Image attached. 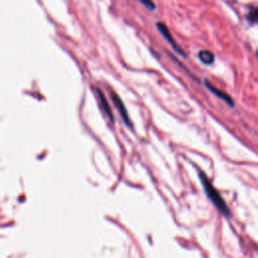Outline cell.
<instances>
[{"mask_svg":"<svg viewBox=\"0 0 258 258\" xmlns=\"http://www.w3.org/2000/svg\"><path fill=\"white\" fill-rule=\"evenodd\" d=\"M200 179H201V183L204 186L205 192L208 196V198L211 200V202L214 204V206L225 216H230V210L226 204V202L224 201V199L222 198V196L219 194V191L214 187V185L212 184V182L210 181V179L207 177V175L203 172L200 171L199 173Z\"/></svg>","mask_w":258,"mask_h":258,"instance_id":"cell-1","label":"cell"},{"mask_svg":"<svg viewBox=\"0 0 258 258\" xmlns=\"http://www.w3.org/2000/svg\"><path fill=\"white\" fill-rule=\"evenodd\" d=\"M111 97H112V100H113L116 108L118 109L121 117L123 118L124 122L127 124V126L131 127V123H130V120H129V115L127 113V110H126V107H125L123 101L120 99V97L115 92H111Z\"/></svg>","mask_w":258,"mask_h":258,"instance_id":"cell-2","label":"cell"},{"mask_svg":"<svg viewBox=\"0 0 258 258\" xmlns=\"http://www.w3.org/2000/svg\"><path fill=\"white\" fill-rule=\"evenodd\" d=\"M157 28H158V30L160 31V33L167 39V41L173 46V48L178 52V53H181V54H183V52L179 49V47L174 43V41H173V38H172V36H171V34H170V32H169V30H168V28L162 23V22H158L157 23Z\"/></svg>","mask_w":258,"mask_h":258,"instance_id":"cell-3","label":"cell"},{"mask_svg":"<svg viewBox=\"0 0 258 258\" xmlns=\"http://www.w3.org/2000/svg\"><path fill=\"white\" fill-rule=\"evenodd\" d=\"M205 85H206V87H207L214 95H216L217 97H219L220 99H222L223 101H225L226 103H228L230 106H234V102H233V100L231 99V97H230L229 95H227L226 93H224V92L218 90L217 88L213 87V86H212L211 84H209L208 82H206Z\"/></svg>","mask_w":258,"mask_h":258,"instance_id":"cell-4","label":"cell"},{"mask_svg":"<svg viewBox=\"0 0 258 258\" xmlns=\"http://www.w3.org/2000/svg\"><path fill=\"white\" fill-rule=\"evenodd\" d=\"M97 93H98V96H99V99H100V102H101V105H102V108L104 110V112L106 113V115L108 116V118L114 122V117H113V114H112V111H111V108L109 106V103L107 101V99L105 98L104 94L102 93V91L100 89H97Z\"/></svg>","mask_w":258,"mask_h":258,"instance_id":"cell-5","label":"cell"},{"mask_svg":"<svg viewBox=\"0 0 258 258\" xmlns=\"http://www.w3.org/2000/svg\"><path fill=\"white\" fill-rule=\"evenodd\" d=\"M198 56L199 59L205 64H211L214 62V54L209 50H201Z\"/></svg>","mask_w":258,"mask_h":258,"instance_id":"cell-6","label":"cell"},{"mask_svg":"<svg viewBox=\"0 0 258 258\" xmlns=\"http://www.w3.org/2000/svg\"><path fill=\"white\" fill-rule=\"evenodd\" d=\"M143 5H145L148 9L154 10L155 9V4L152 2V0H139Z\"/></svg>","mask_w":258,"mask_h":258,"instance_id":"cell-7","label":"cell"},{"mask_svg":"<svg viewBox=\"0 0 258 258\" xmlns=\"http://www.w3.org/2000/svg\"><path fill=\"white\" fill-rule=\"evenodd\" d=\"M248 18H249L250 22H252V23L256 22V18H257V11H256V9H255V8H253V9L251 10V13H249Z\"/></svg>","mask_w":258,"mask_h":258,"instance_id":"cell-8","label":"cell"}]
</instances>
